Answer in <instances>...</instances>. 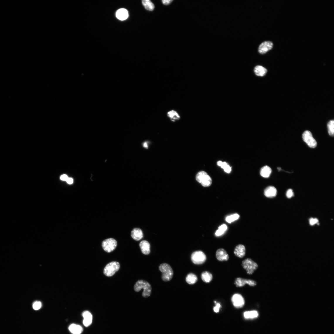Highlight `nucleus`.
<instances>
[{
	"label": "nucleus",
	"mask_w": 334,
	"mask_h": 334,
	"mask_svg": "<svg viewBox=\"0 0 334 334\" xmlns=\"http://www.w3.org/2000/svg\"><path fill=\"white\" fill-rule=\"evenodd\" d=\"M134 290L138 292H140L141 289H143L142 296L145 298H147L150 296L152 291L151 285L147 281L143 280H138L135 284L134 286Z\"/></svg>",
	"instance_id": "1"
},
{
	"label": "nucleus",
	"mask_w": 334,
	"mask_h": 334,
	"mask_svg": "<svg viewBox=\"0 0 334 334\" xmlns=\"http://www.w3.org/2000/svg\"><path fill=\"white\" fill-rule=\"evenodd\" d=\"M159 269L162 273L161 278L166 282L170 281L173 277L174 272L171 266L168 264L164 263L159 266Z\"/></svg>",
	"instance_id": "2"
},
{
	"label": "nucleus",
	"mask_w": 334,
	"mask_h": 334,
	"mask_svg": "<svg viewBox=\"0 0 334 334\" xmlns=\"http://www.w3.org/2000/svg\"><path fill=\"white\" fill-rule=\"evenodd\" d=\"M197 181L204 187L210 186L212 183V180L207 172L202 171L199 172L196 176Z\"/></svg>",
	"instance_id": "3"
},
{
	"label": "nucleus",
	"mask_w": 334,
	"mask_h": 334,
	"mask_svg": "<svg viewBox=\"0 0 334 334\" xmlns=\"http://www.w3.org/2000/svg\"><path fill=\"white\" fill-rule=\"evenodd\" d=\"M242 265L243 268L246 270L247 273L249 275H252L258 267V264L250 258H247L243 260Z\"/></svg>",
	"instance_id": "4"
},
{
	"label": "nucleus",
	"mask_w": 334,
	"mask_h": 334,
	"mask_svg": "<svg viewBox=\"0 0 334 334\" xmlns=\"http://www.w3.org/2000/svg\"><path fill=\"white\" fill-rule=\"evenodd\" d=\"M120 267V264L117 262H111L105 267L103 271L104 274L108 277L112 276L119 270Z\"/></svg>",
	"instance_id": "5"
},
{
	"label": "nucleus",
	"mask_w": 334,
	"mask_h": 334,
	"mask_svg": "<svg viewBox=\"0 0 334 334\" xmlns=\"http://www.w3.org/2000/svg\"><path fill=\"white\" fill-rule=\"evenodd\" d=\"M117 246V242L113 238L105 239L102 243V246L105 251L110 253L114 251Z\"/></svg>",
	"instance_id": "6"
},
{
	"label": "nucleus",
	"mask_w": 334,
	"mask_h": 334,
	"mask_svg": "<svg viewBox=\"0 0 334 334\" xmlns=\"http://www.w3.org/2000/svg\"><path fill=\"white\" fill-rule=\"evenodd\" d=\"M192 262L196 265H201L205 263L207 257L202 251H198L193 252L191 256Z\"/></svg>",
	"instance_id": "7"
},
{
	"label": "nucleus",
	"mask_w": 334,
	"mask_h": 334,
	"mask_svg": "<svg viewBox=\"0 0 334 334\" xmlns=\"http://www.w3.org/2000/svg\"><path fill=\"white\" fill-rule=\"evenodd\" d=\"M302 138L304 142L310 148H314L316 146L317 142L310 131H305L302 135Z\"/></svg>",
	"instance_id": "8"
},
{
	"label": "nucleus",
	"mask_w": 334,
	"mask_h": 334,
	"mask_svg": "<svg viewBox=\"0 0 334 334\" xmlns=\"http://www.w3.org/2000/svg\"><path fill=\"white\" fill-rule=\"evenodd\" d=\"M246 284L250 286L254 287L257 285V283L253 280L245 279L240 277L236 278L235 280V284L237 287H243Z\"/></svg>",
	"instance_id": "9"
},
{
	"label": "nucleus",
	"mask_w": 334,
	"mask_h": 334,
	"mask_svg": "<svg viewBox=\"0 0 334 334\" xmlns=\"http://www.w3.org/2000/svg\"><path fill=\"white\" fill-rule=\"evenodd\" d=\"M231 301L233 305L237 308H242L245 304L244 299L241 294H234Z\"/></svg>",
	"instance_id": "10"
},
{
	"label": "nucleus",
	"mask_w": 334,
	"mask_h": 334,
	"mask_svg": "<svg viewBox=\"0 0 334 334\" xmlns=\"http://www.w3.org/2000/svg\"><path fill=\"white\" fill-rule=\"evenodd\" d=\"M273 46V44L270 41H266L262 43L259 46L258 51L261 54H264L271 50Z\"/></svg>",
	"instance_id": "11"
},
{
	"label": "nucleus",
	"mask_w": 334,
	"mask_h": 334,
	"mask_svg": "<svg viewBox=\"0 0 334 334\" xmlns=\"http://www.w3.org/2000/svg\"><path fill=\"white\" fill-rule=\"evenodd\" d=\"M216 257L219 261H227L229 259V256L226 251L223 248L219 249L216 253Z\"/></svg>",
	"instance_id": "12"
},
{
	"label": "nucleus",
	"mask_w": 334,
	"mask_h": 334,
	"mask_svg": "<svg viewBox=\"0 0 334 334\" xmlns=\"http://www.w3.org/2000/svg\"><path fill=\"white\" fill-rule=\"evenodd\" d=\"M234 253L237 257L242 258L246 255V248L243 245L239 244L236 247Z\"/></svg>",
	"instance_id": "13"
},
{
	"label": "nucleus",
	"mask_w": 334,
	"mask_h": 334,
	"mask_svg": "<svg viewBox=\"0 0 334 334\" xmlns=\"http://www.w3.org/2000/svg\"><path fill=\"white\" fill-rule=\"evenodd\" d=\"M131 236L132 238L136 241H139L143 237V234L142 231L139 228H135L131 232Z\"/></svg>",
	"instance_id": "14"
},
{
	"label": "nucleus",
	"mask_w": 334,
	"mask_h": 334,
	"mask_svg": "<svg viewBox=\"0 0 334 334\" xmlns=\"http://www.w3.org/2000/svg\"><path fill=\"white\" fill-rule=\"evenodd\" d=\"M116 15V18L121 21L125 20L129 17L127 11L124 8H121L117 10Z\"/></svg>",
	"instance_id": "15"
},
{
	"label": "nucleus",
	"mask_w": 334,
	"mask_h": 334,
	"mask_svg": "<svg viewBox=\"0 0 334 334\" xmlns=\"http://www.w3.org/2000/svg\"><path fill=\"white\" fill-rule=\"evenodd\" d=\"M277 194V189L273 186H270L267 187L264 191L265 195L267 197H275L276 196Z\"/></svg>",
	"instance_id": "16"
},
{
	"label": "nucleus",
	"mask_w": 334,
	"mask_h": 334,
	"mask_svg": "<svg viewBox=\"0 0 334 334\" xmlns=\"http://www.w3.org/2000/svg\"><path fill=\"white\" fill-rule=\"evenodd\" d=\"M140 247L143 254L147 255L150 253V246L148 242L145 240L142 241L140 243Z\"/></svg>",
	"instance_id": "17"
},
{
	"label": "nucleus",
	"mask_w": 334,
	"mask_h": 334,
	"mask_svg": "<svg viewBox=\"0 0 334 334\" xmlns=\"http://www.w3.org/2000/svg\"><path fill=\"white\" fill-rule=\"evenodd\" d=\"M69 330L73 334H80L83 331V328L81 326L74 324L69 326Z\"/></svg>",
	"instance_id": "18"
},
{
	"label": "nucleus",
	"mask_w": 334,
	"mask_h": 334,
	"mask_svg": "<svg viewBox=\"0 0 334 334\" xmlns=\"http://www.w3.org/2000/svg\"><path fill=\"white\" fill-rule=\"evenodd\" d=\"M267 71L266 69L260 65L256 66L254 69L255 74L258 76H264L266 74Z\"/></svg>",
	"instance_id": "19"
},
{
	"label": "nucleus",
	"mask_w": 334,
	"mask_h": 334,
	"mask_svg": "<svg viewBox=\"0 0 334 334\" xmlns=\"http://www.w3.org/2000/svg\"><path fill=\"white\" fill-rule=\"evenodd\" d=\"M272 172L271 169L268 166H265L262 168L260 171V175L263 177L268 178L269 177Z\"/></svg>",
	"instance_id": "20"
},
{
	"label": "nucleus",
	"mask_w": 334,
	"mask_h": 334,
	"mask_svg": "<svg viewBox=\"0 0 334 334\" xmlns=\"http://www.w3.org/2000/svg\"><path fill=\"white\" fill-rule=\"evenodd\" d=\"M167 115L171 120L173 122H175L179 120L180 118V117L179 114H178L176 111L174 110H172L168 111L167 113Z\"/></svg>",
	"instance_id": "21"
},
{
	"label": "nucleus",
	"mask_w": 334,
	"mask_h": 334,
	"mask_svg": "<svg viewBox=\"0 0 334 334\" xmlns=\"http://www.w3.org/2000/svg\"><path fill=\"white\" fill-rule=\"evenodd\" d=\"M201 277L202 281L206 283H209L213 279V275L209 272L205 271L202 273Z\"/></svg>",
	"instance_id": "22"
},
{
	"label": "nucleus",
	"mask_w": 334,
	"mask_h": 334,
	"mask_svg": "<svg viewBox=\"0 0 334 334\" xmlns=\"http://www.w3.org/2000/svg\"><path fill=\"white\" fill-rule=\"evenodd\" d=\"M197 276L193 273L189 274L186 278V282L190 285L194 284L197 282Z\"/></svg>",
	"instance_id": "23"
},
{
	"label": "nucleus",
	"mask_w": 334,
	"mask_h": 334,
	"mask_svg": "<svg viewBox=\"0 0 334 334\" xmlns=\"http://www.w3.org/2000/svg\"><path fill=\"white\" fill-rule=\"evenodd\" d=\"M142 4L145 8L148 10L152 11L154 8V4L150 0H143Z\"/></svg>",
	"instance_id": "24"
},
{
	"label": "nucleus",
	"mask_w": 334,
	"mask_h": 334,
	"mask_svg": "<svg viewBox=\"0 0 334 334\" xmlns=\"http://www.w3.org/2000/svg\"><path fill=\"white\" fill-rule=\"evenodd\" d=\"M258 315V311H252L245 312L244 313V316L246 319H253L256 318Z\"/></svg>",
	"instance_id": "25"
},
{
	"label": "nucleus",
	"mask_w": 334,
	"mask_h": 334,
	"mask_svg": "<svg viewBox=\"0 0 334 334\" xmlns=\"http://www.w3.org/2000/svg\"><path fill=\"white\" fill-rule=\"evenodd\" d=\"M328 134L331 136H334V121L331 120L328 122L327 125Z\"/></svg>",
	"instance_id": "26"
},
{
	"label": "nucleus",
	"mask_w": 334,
	"mask_h": 334,
	"mask_svg": "<svg viewBox=\"0 0 334 334\" xmlns=\"http://www.w3.org/2000/svg\"><path fill=\"white\" fill-rule=\"evenodd\" d=\"M227 229V227L226 224L222 225L219 227L218 230L216 232V236H219L223 234Z\"/></svg>",
	"instance_id": "27"
},
{
	"label": "nucleus",
	"mask_w": 334,
	"mask_h": 334,
	"mask_svg": "<svg viewBox=\"0 0 334 334\" xmlns=\"http://www.w3.org/2000/svg\"><path fill=\"white\" fill-rule=\"evenodd\" d=\"M219 166L227 173H230L231 171V167L226 162H223L221 161Z\"/></svg>",
	"instance_id": "28"
},
{
	"label": "nucleus",
	"mask_w": 334,
	"mask_h": 334,
	"mask_svg": "<svg viewBox=\"0 0 334 334\" xmlns=\"http://www.w3.org/2000/svg\"><path fill=\"white\" fill-rule=\"evenodd\" d=\"M239 216L238 214H235L227 216L226 219V220L229 223H231L232 222L238 219Z\"/></svg>",
	"instance_id": "29"
},
{
	"label": "nucleus",
	"mask_w": 334,
	"mask_h": 334,
	"mask_svg": "<svg viewBox=\"0 0 334 334\" xmlns=\"http://www.w3.org/2000/svg\"><path fill=\"white\" fill-rule=\"evenodd\" d=\"M82 316L84 319H92L93 317L92 314L90 311H85L83 312Z\"/></svg>",
	"instance_id": "30"
},
{
	"label": "nucleus",
	"mask_w": 334,
	"mask_h": 334,
	"mask_svg": "<svg viewBox=\"0 0 334 334\" xmlns=\"http://www.w3.org/2000/svg\"><path fill=\"white\" fill-rule=\"evenodd\" d=\"M42 304L40 301H36L33 303V309L35 310L40 309L41 308Z\"/></svg>",
	"instance_id": "31"
},
{
	"label": "nucleus",
	"mask_w": 334,
	"mask_h": 334,
	"mask_svg": "<svg viewBox=\"0 0 334 334\" xmlns=\"http://www.w3.org/2000/svg\"><path fill=\"white\" fill-rule=\"evenodd\" d=\"M92 319H84L83 323L86 327L90 326L92 323Z\"/></svg>",
	"instance_id": "32"
},
{
	"label": "nucleus",
	"mask_w": 334,
	"mask_h": 334,
	"mask_svg": "<svg viewBox=\"0 0 334 334\" xmlns=\"http://www.w3.org/2000/svg\"><path fill=\"white\" fill-rule=\"evenodd\" d=\"M319 221L318 219L311 218L310 219L309 223L310 225L313 226L316 224H318Z\"/></svg>",
	"instance_id": "33"
},
{
	"label": "nucleus",
	"mask_w": 334,
	"mask_h": 334,
	"mask_svg": "<svg viewBox=\"0 0 334 334\" xmlns=\"http://www.w3.org/2000/svg\"><path fill=\"white\" fill-rule=\"evenodd\" d=\"M294 195V193L292 189H289L286 193V196L288 198H291Z\"/></svg>",
	"instance_id": "34"
},
{
	"label": "nucleus",
	"mask_w": 334,
	"mask_h": 334,
	"mask_svg": "<svg viewBox=\"0 0 334 334\" xmlns=\"http://www.w3.org/2000/svg\"><path fill=\"white\" fill-rule=\"evenodd\" d=\"M221 307V305L219 303L216 304L215 307L214 308V310L215 313H218L219 312V309Z\"/></svg>",
	"instance_id": "35"
},
{
	"label": "nucleus",
	"mask_w": 334,
	"mask_h": 334,
	"mask_svg": "<svg viewBox=\"0 0 334 334\" xmlns=\"http://www.w3.org/2000/svg\"><path fill=\"white\" fill-rule=\"evenodd\" d=\"M149 142L147 141L144 142L142 143V145L143 148L145 149H148L149 148Z\"/></svg>",
	"instance_id": "36"
},
{
	"label": "nucleus",
	"mask_w": 334,
	"mask_h": 334,
	"mask_svg": "<svg viewBox=\"0 0 334 334\" xmlns=\"http://www.w3.org/2000/svg\"><path fill=\"white\" fill-rule=\"evenodd\" d=\"M68 177L67 175H61L60 177V179L63 181H66L68 179Z\"/></svg>",
	"instance_id": "37"
},
{
	"label": "nucleus",
	"mask_w": 334,
	"mask_h": 334,
	"mask_svg": "<svg viewBox=\"0 0 334 334\" xmlns=\"http://www.w3.org/2000/svg\"><path fill=\"white\" fill-rule=\"evenodd\" d=\"M172 1V0H163L162 1L163 3L165 5L169 4Z\"/></svg>",
	"instance_id": "38"
},
{
	"label": "nucleus",
	"mask_w": 334,
	"mask_h": 334,
	"mask_svg": "<svg viewBox=\"0 0 334 334\" xmlns=\"http://www.w3.org/2000/svg\"><path fill=\"white\" fill-rule=\"evenodd\" d=\"M66 181L67 183L71 185L73 183L74 180L72 178H69Z\"/></svg>",
	"instance_id": "39"
},
{
	"label": "nucleus",
	"mask_w": 334,
	"mask_h": 334,
	"mask_svg": "<svg viewBox=\"0 0 334 334\" xmlns=\"http://www.w3.org/2000/svg\"><path fill=\"white\" fill-rule=\"evenodd\" d=\"M277 169H278V171H280L281 170V168H278Z\"/></svg>",
	"instance_id": "40"
}]
</instances>
